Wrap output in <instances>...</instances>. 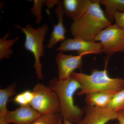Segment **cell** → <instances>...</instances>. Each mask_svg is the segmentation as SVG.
<instances>
[{
	"mask_svg": "<svg viewBox=\"0 0 124 124\" xmlns=\"http://www.w3.org/2000/svg\"><path fill=\"white\" fill-rule=\"evenodd\" d=\"M100 2L101 0H91L84 14L71 24L70 30L74 38L94 41L101 31L112 24L101 8Z\"/></svg>",
	"mask_w": 124,
	"mask_h": 124,
	"instance_id": "6da1fadb",
	"label": "cell"
},
{
	"mask_svg": "<svg viewBox=\"0 0 124 124\" xmlns=\"http://www.w3.org/2000/svg\"><path fill=\"white\" fill-rule=\"evenodd\" d=\"M48 86L57 95L61 117L72 124H78L84 113V110L75 105L74 102L75 93L81 89L79 83L72 76L68 80L63 81L54 78L50 81Z\"/></svg>",
	"mask_w": 124,
	"mask_h": 124,
	"instance_id": "7a4b0ae2",
	"label": "cell"
},
{
	"mask_svg": "<svg viewBox=\"0 0 124 124\" xmlns=\"http://www.w3.org/2000/svg\"><path fill=\"white\" fill-rule=\"evenodd\" d=\"M108 62L103 70H94L90 75L74 72L71 76L79 83L81 89L77 95L81 96L88 93L105 92L116 94L124 88V79L111 78L107 70Z\"/></svg>",
	"mask_w": 124,
	"mask_h": 124,
	"instance_id": "3957f363",
	"label": "cell"
},
{
	"mask_svg": "<svg viewBox=\"0 0 124 124\" xmlns=\"http://www.w3.org/2000/svg\"><path fill=\"white\" fill-rule=\"evenodd\" d=\"M15 27L20 29L25 35L24 46L26 49L33 54L35 59L34 67L36 75L38 79H42L44 76L42 71V64L41 63L40 59L44 55L43 44L49 30L48 26L45 24L35 29L27 23L23 28L17 25H15Z\"/></svg>",
	"mask_w": 124,
	"mask_h": 124,
	"instance_id": "277c9868",
	"label": "cell"
},
{
	"mask_svg": "<svg viewBox=\"0 0 124 124\" xmlns=\"http://www.w3.org/2000/svg\"><path fill=\"white\" fill-rule=\"evenodd\" d=\"M34 97L29 105L41 115L59 114L58 98L49 86L39 83L33 87Z\"/></svg>",
	"mask_w": 124,
	"mask_h": 124,
	"instance_id": "5b68a950",
	"label": "cell"
},
{
	"mask_svg": "<svg viewBox=\"0 0 124 124\" xmlns=\"http://www.w3.org/2000/svg\"><path fill=\"white\" fill-rule=\"evenodd\" d=\"M94 41L100 42L102 53L109 56L124 53V31L115 23L101 31Z\"/></svg>",
	"mask_w": 124,
	"mask_h": 124,
	"instance_id": "8992f818",
	"label": "cell"
},
{
	"mask_svg": "<svg viewBox=\"0 0 124 124\" xmlns=\"http://www.w3.org/2000/svg\"><path fill=\"white\" fill-rule=\"evenodd\" d=\"M59 52L77 51L78 55L98 54L102 53L100 42L87 41L80 38L68 39L62 41L57 49Z\"/></svg>",
	"mask_w": 124,
	"mask_h": 124,
	"instance_id": "52a82bcc",
	"label": "cell"
},
{
	"mask_svg": "<svg viewBox=\"0 0 124 124\" xmlns=\"http://www.w3.org/2000/svg\"><path fill=\"white\" fill-rule=\"evenodd\" d=\"M85 55H67L62 52L57 54L55 60L57 65L59 80L63 81L69 79L75 70L82 66V58Z\"/></svg>",
	"mask_w": 124,
	"mask_h": 124,
	"instance_id": "ba28073f",
	"label": "cell"
},
{
	"mask_svg": "<svg viewBox=\"0 0 124 124\" xmlns=\"http://www.w3.org/2000/svg\"><path fill=\"white\" fill-rule=\"evenodd\" d=\"M117 115L118 113L107 107L100 108L87 105L85 116L78 124H106L116 119Z\"/></svg>",
	"mask_w": 124,
	"mask_h": 124,
	"instance_id": "9c48e42d",
	"label": "cell"
},
{
	"mask_svg": "<svg viewBox=\"0 0 124 124\" xmlns=\"http://www.w3.org/2000/svg\"><path fill=\"white\" fill-rule=\"evenodd\" d=\"M41 115L27 104L20 106L14 110L8 111L5 116L8 124H31Z\"/></svg>",
	"mask_w": 124,
	"mask_h": 124,
	"instance_id": "30bf717a",
	"label": "cell"
},
{
	"mask_svg": "<svg viewBox=\"0 0 124 124\" xmlns=\"http://www.w3.org/2000/svg\"><path fill=\"white\" fill-rule=\"evenodd\" d=\"M54 12L58 18V23L54 26L51 36L47 45L48 48H53L55 44L59 41L66 40L65 34L67 31L63 23V17L65 15L62 1H60L55 9Z\"/></svg>",
	"mask_w": 124,
	"mask_h": 124,
	"instance_id": "8fae6325",
	"label": "cell"
},
{
	"mask_svg": "<svg viewBox=\"0 0 124 124\" xmlns=\"http://www.w3.org/2000/svg\"><path fill=\"white\" fill-rule=\"evenodd\" d=\"M91 0H63L62 3L65 14L73 22L84 13Z\"/></svg>",
	"mask_w": 124,
	"mask_h": 124,
	"instance_id": "7c38bea8",
	"label": "cell"
},
{
	"mask_svg": "<svg viewBox=\"0 0 124 124\" xmlns=\"http://www.w3.org/2000/svg\"><path fill=\"white\" fill-rule=\"evenodd\" d=\"M115 94L105 92H96L85 94V102L88 106L105 108L108 106Z\"/></svg>",
	"mask_w": 124,
	"mask_h": 124,
	"instance_id": "4fadbf2b",
	"label": "cell"
},
{
	"mask_svg": "<svg viewBox=\"0 0 124 124\" xmlns=\"http://www.w3.org/2000/svg\"><path fill=\"white\" fill-rule=\"evenodd\" d=\"M100 3L105 6V15L112 23L116 12L124 13V0H101Z\"/></svg>",
	"mask_w": 124,
	"mask_h": 124,
	"instance_id": "5bb4252c",
	"label": "cell"
},
{
	"mask_svg": "<svg viewBox=\"0 0 124 124\" xmlns=\"http://www.w3.org/2000/svg\"><path fill=\"white\" fill-rule=\"evenodd\" d=\"M15 84L0 90V116H5L8 112L7 104L9 99L16 93Z\"/></svg>",
	"mask_w": 124,
	"mask_h": 124,
	"instance_id": "9a60e30c",
	"label": "cell"
},
{
	"mask_svg": "<svg viewBox=\"0 0 124 124\" xmlns=\"http://www.w3.org/2000/svg\"><path fill=\"white\" fill-rule=\"evenodd\" d=\"M9 32L0 39V60L4 58L9 59L10 56L13 55V51L11 46L18 40V37L14 39H8V37L10 35Z\"/></svg>",
	"mask_w": 124,
	"mask_h": 124,
	"instance_id": "2e32d148",
	"label": "cell"
},
{
	"mask_svg": "<svg viewBox=\"0 0 124 124\" xmlns=\"http://www.w3.org/2000/svg\"><path fill=\"white\" fill-rule=\"evenodd\" d=\"M107 107L117 113L124 112V88L115 94Z\"/></svg>",
	"mask_w": 124,
	"mask_h": 124,
	"instance_id": "e0dca14e",
	"label": "cell"
},
{
	"mask_svg": "<svg viewBox=\"0 0 124 124\" xmlns=\"http://www.w3.org/2000/svg\"><path fill=\"white\" fill-rule=\"evenodd\" d=\"M61 117L59 114L41 115L31 124H57Z\"/></svg>",
	"mask_w": 124,
	"mask_h": 124,
	"instance_id": "ac0fdd59",
	"label": "cell"
},
{
	"mask_svg": "<svg viewBox=\"0 0 124 124\" xmlns=\"http://www.w3.org/2000/svg\"><path fill=\"white\" fill-rule=\"evenodd\" d=\"M46 0H33V7L31 9V13L36 17V23L39 24L41 22L42 19L41 15V8L44 4Z\"/></svg>",
	"mask_w": 124,
	"mask_h": 124,
	"instance_id": "d6986e66",
	"label": "cell"
},
{
	"mask_svg": "<svg viewBox=\"0 0 124 124\" xmlns=\"http://www.w3.org/2000/svg\"><path fill=\"white\" fill-rule=\"evenodd\" d=\"M114 19L116 24L124 31V13L116 12Z\"/></svg>",
	"mask_w": 124,
	"mask_h": 124,
	"instance_id": "ffe728a7",
	"label": "cell"
},
{
	"mask_svg": "<svg viewBox=\"0 0 124 124\" xmlns=\"http://www.w3.org/2000/svg\"><path fill=\"white\" fill-rule=\"evenodd\" d=\"M14 102L16 103L20 106L28 104L23 93H20L15 96L13 99Z\"/></svg>",
	"mask_w": 124,
	"mask_h": 124,
	"instance_id": "44dd1931",
	"label": "cell"
},
{
	"mask_svg": "<svg viewBox=\"0 0 124 124\" xmlns=\"http://www.w3.org/2000/svg\"><path fill=\"white\" fill-rule=\"evenodd\" d=\"M24 98L26 100L28 104H29L33 99L34 94L32 91H31L29 90H25L23 92Z\"/></svg>",
	"mask_w": 124,
	"mask_h": 124,
	"instance_id": "7402d4cb",
	"label": "cell"
},
{
	"mask_svg": "<svg viewBox=\"0 0 124 124\" xmlns=\"http://www.w3.org/2000/svg\"><path fill=\"white\" fill-rule=\"evenodd\" d=\"M60 2V1L55 0H46L44 5L47 6L49 9H51L56 5H58Z\"/></svg>",
	"mask_w": 124,
	"mask_h": 124,
	"instance_id": "603a6c76",
	"label": "cell"
},
{
	"mask_svg": "<svg viewBox=\"0 0 124 124\" xmlns=\"http://www.w3.org/2000/svg\"><path fill=\"white\" fill-rule=\"evenodd\" d=\"M116 120L119 124H124V112L118 113V115Z\"/></svg>",
	"mask_w": 124,
	"mask_h": 124,
	"instance_id": "cb8c5ba5",
	"label": "cell"
},
{
	"mask_svg": "<svg viewBox=\"0 0 124 124\" xmlns=\"http://www.w3.org/2000/svg\"><path fill=\"white\" fill-rule=\"evenodd\" d=\"M0 124H8L4 116H0Z\"/></svg>",
	"mask_w": 124,
	"mask_h": 124,
	"instance_id": "d4e9b609",
	"label": "cell"
},
{
	"mask_svg": "<svg viewBox=\"0 0 124 124\" xmlns=\"http://www.w3.org/2000/svg\"><path fill=\"white\" fill-rule=\"evenodd\" d=\"M63 124H73L68 121L67 120L63 119Z\"/></svg>",
	"mask_w": 124,
	"mask_h": 124,
	"instance_id": "484cf974",
	"label": "cell"
},
{
	"mask_svg": "<svg viewBox=\"0 0 124 124\" xmlns=\"http://www.w3.org/2000/svg\"><path fill=\"white\" fill-rule=\"evenodd\" d=\"M57 124H63V119L62 117H60Z\"/></svg>",
	"mask_w": 124,
	"mask_h": 124,
	"instance_id": "4316f807",
	"label": "cell"
},
{
	"mask_svg": "<svg viewBox=\"0 0 124 124\" xmlns=\"http://www.w3.org/2000/svg\"><path fill=\"white\" fill-rule=\"evenodd\" d=\"M119 124V123H117V124Z\"/></svg>",
	"mask_w": 124,
	"mask_h": 124,
	"instance_id": "83f0119b",
	"label": "cell"
},
{
	"mask_svg": "<svg viewBox=\"0 0 124 124\" xmlns=\"http://www.w3.org/2000/svg\"></svg>",
	"mask_w": 124,
	"mask_h": 124,
	"instance_id": "f1b7e54d",
	"label": "cell"
}]
</instances>
